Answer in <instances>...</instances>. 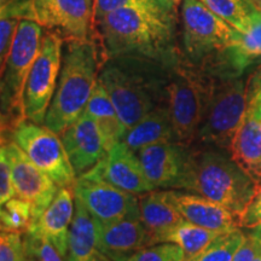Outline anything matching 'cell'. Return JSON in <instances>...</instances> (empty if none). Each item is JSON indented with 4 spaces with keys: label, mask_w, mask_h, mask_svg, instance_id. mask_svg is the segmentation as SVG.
I'll list each match as a JSON object with an SVG mask.
<instances>
[{
    "label": "cell",
    "mask_w": 261,
    "mask_h": 261,
    "mask_svg": "<svg viewBox=\"0 0 261 261\" xmlns=\"http://www.w3.org/2000/svg\"><path fill=\"white\" fill-rule=\"evenodd\" d=\"M246 240L237 250L233 261H254L261 256V243L255 238L246 233Z\"/></svg>",
    "instance_id": "74e56055"
},
{
    "label": "cell",
    "mask_w": 261,
    "mask_h": 261,
    "mask_svg": "<svg viewBox=\"0 0 261 261\" xmlns=\"http://www.w3.org/2000/svg\"><path fill=\"white\" fill-rule=\"evenodd\" d=\"M230 76H240L261 58V11H257L246 33H237L232 44L224 51Z\"/></svg>",
    "instance_id": "d4e9b609"
},
{
    "label": "cell",
    "mask_w": 261,
    "mask_h": 261,
    "mask_svg": "<svg viewBox=\"0 0 261 261\" xmlns=\"http://www.w3.org/2000/svg\"><path fill=\"white\" fill-rule=\"evenodd\" d=\"M218 234L220 233L184 219L166 234L163 242L177 244L184 252L185 261H192Z\"/></svg>",
    "instance_id": "484cf974"
},
{
    "label": "cell",
    "mask_w": 261,
    "mask_h": 261,
    "mask_svg": "<svg viewBox=\"0 0 261 261\" xmlns=\"http://www.w3.org/2000/svg\"><path fill=\"white\" fill-rule=\"evenodd\" d=\"M99 80L127 129L152 109L166 104L168 81L165 83L154 74L130 69V65L110 62L100 70Z\"/></svg>",
    "instance_id": "5b68a950"
},
{
    "label": "cell",
    "mask_w": 261,
    "mask_h": 261,
    "mask_svg": "<svg viewBox=\"0 0 261 261\" xmlns=\"http://www.w3.org/2000/svg\"><path fill=\"white\" fill-rule=\"evenodd\" d=\"M246 236L241 227L218 234L192 261H233Z\"/></svg>",
    "instance_id": "83f0119b"
},
{
    "label": "cell",
    "mask_w": 261,
    "mask_h": 261,
    "mask_svg": "<svg viewBox=\"0 0 261 261\" xmlns=\"http://www.w3.org/2000/svg\"><path fill=\"white\" fill-rule=\"evenodd\" d=\"M2 150L11 166L16 197L32 204L33 223L50 205L60 188L29 160L11 137L2 139Z\"/></svg>",
    "instance_id": "4fadbf2b"
},
{
    "label": "cell",
    "mask_w": 261,
    "mask_h": 261,
    "mask_svg": "<svg viewBox=\"0 0 261 261\" xmlns=\"http://www.w3.org/2000/svg\"><path fill=\"white\" fill-rule=\"evenodd\" d=\"M214 83L203 75L187 68L177 67L166 86V106L175 133L182 145L195 143L210 106Z\"/></svg>",
    "instance_id": "8992f818"
},
{
    "label": "cell",
    "mask_w": 261,
    "mask_h": 261,
    "mask_svg": "<svg viewBox=\"0 0 261 261\" xmlns=\"http://www.w3.org/2000/svg\"><path fill=\"white\" fill-rule=\"evenodd\" d=\"M25 257L33 261H64L50 241L38 234L24 233Z\"/></svg>",
    "instance_id": "1f68e13d"
},
{
    "label": "cell",
    "mask_w": 261,
    "mask_h": 261,
    "mask_svg": "<svg viewBox=\"0 0 261 261\" xmlns=\"http://www.w3.org/2000/svg\"><path fill=\"white\" fill-rule=\"evenodd\" d=\"M215 15L224 19L233 29L246 33L259 10L250 0H201Z\"/></svg>",
    "instance_id": "4316f807"
},
{
    "label": "cell",
    "mask_w": 261,
    "mask_h": 261,
    "mask_svg": "<svg viewBox=\"0 0 261 261\" xmlns=\"http://www.w3.org/2000/svg\"><path fill=\"white\" fill-rule=\"evenodd\" d=\"M19 22L21 19L18 18H0V63H2V68L5 65L12 45H14Z\"/></svg>",
    "instance_id": "836d02e7"
},
{
    "label": "cell",
    "mask_w": 261,
    "mask_h": 261,
    "mask_svg": "<svg viewBox=\"0 0 261 261\" xmlns=\"http://www.w3.org/2000/svg\"><path fill=\"white\" fill-rule=\"evenodd\" d=\"M182 41L188 56L195 61L214 51H225L237 31L208 9L201 0H180Z\"/></svg>",
    "instance_id": "30bf717a"
},
{
    "label": "cell",
    "mask_w": 261,
    "mask_h": 261,
    "mask_svg": "<svg viewBox=\"0 0 261 261\" xmlns=\"http://www.w3.org/2000/svg\"><path fill=\"white\" fill-rule=\"evenodd\" d=\"M168 191L173 203L187 221L219 233L240 227L237 215L217 202L184 190L169 189Z\"/></svg>",
    "instance_id": "ffe728a7"
},
{
    "label": "cell",
    "mask_w": 261,
    "mask_h": 261,
    "mask_svg": "<svg viewBox=\"0 0 261 261\" xmlns=\"http://www.w3.org/2000/svg\"><path fill=\"white\" fill-rule=\"evenodd\" d=\"M246 233L249 234V236L254 237L255 240H257L261 243V225H259V226H255V227H252V228H248V231Z\"/></svg>",
    "instance_id": "f35d334b"
},
{
    "label": "cell",
    "mask_w": 261,
    "mask_h": 261,
    "mask_svg": "<svg viewBox=\"0 0 261 261\" xmlns=\"http://www.w3.org/2000/svg\"><path fill=\"white\" fill-rule=\"evenodd\" d=\"M33 219L32 204L19 197H14L2 204L0 228L2 232H27Z\"/></svg>",
    "instance_id": "f1b7e54d"
},
{
    "label": "cell",
    "mask_w": 261,
    "mask_h": 261,
    "mask_svg": "<svg viewBox=\"0 0 261 261\" xmlns=\"http://www.w3.org/2000/svg\"><path fill=\"white\" fill-rule=\"evenodd\" d=\"M85 113L92 117L102 130L108 150L115 143L123 139L127 128L120 119L112 98L99 79L91 94Z\"/></svg>",
    "instance_id": "cb8c5ba5"
},
{
    "label": "cell",
    "mask_w": 261,
    "mask_h": 261,
    "mask_svg": "<svg viewBox=\"0 0 261 261\" xmlns=\"http://www.w3.org/2000/svg\"><path fill=\"white\" fill-rule=\"evenodd\" d=\"M250 2H252V4L255 6L256 10L261 11V0H250Z\"/></svg>",
    "instance_id": "ab89813d"
},
{
    "label": "cell",
    "mask_w": 261,
    "mask_h": 261,
    "mask_svg": "<svg viewBox=\"0 0 261 261\" xmlns=\"http://www.w3.org/2000/svg\"><path fill=\"white\" fill-rule=\"evenodd\" d=\"M166 2H169V3H173V4H180V0H166Z\"/></svg>",
    "instance_id": "b9f144b4"
},
{
    "label": "cell",
    "mask_w": 261,
    "mask_h": 261,
    "mask_svg": "<svg viewBox=\"0 0 261 261\" xmlns=\"http://www.w3.org/2000/svg\"><path fill=\"white\" fill-rule=\"evenodd\" d=\"M10 137L58 188H74L77 179L76 173L60 135L47 126L23 120L15 127Z\"/></svg>",
    "instance_id": "ba28073f"
},
{
    "label": "cell",
    "mask_w": 261,
    "mask_h": 261,
    "mask_svg": "<svg viewBox=\"0 0 261 261\" xmlns=\"http://www.w3.org/2000/svg\"><path fill=\"white\" fill-rule=\"evenodd\" d=\"M73 191L75 198L99 224L113 223L139 211V201L136 195L99 179L80 175L75 181Z\"/></svg>",
    "instance_id": "5bb4252c"
},
{
    "label": "cell",
    "mask_w": 261,
    "mask_h": 261,
    "mask_svg": "<svg viewBox=\"0 0 261 261\" xmlns=\"http://www.w3.org/2000/svg\"><path fill=\"white\" fill-rule=\"evenodd\" d=\"M190 146L165 140L138 151L148 180L155 189L181 190L187 175Z\"/></svg>",
    "instance_id": "2e32d148"
},
{
    "label": "cell",
    "mask_w": 261,
    "mask_h": 261,
    "mask_svg": "<svg viewBox=\"0 0 261 261\" xmlns=\"http://www.w3.org/2000/svg\"><path fill=\"white\" fill-rule=\"evenodd\" d=\"M127 261H185V255L177 244L163 242L142 248Z\"/></svg>",
    "instance_id": "4dcf8cb0"
},
{
    "label": "cell",
    "mask_w": 261,
    "mask_h": 261,
    "mask_svg": "<svg viewBox=\"0 0 261 261\" xmlns=\"http://www.w3.org/2000/svg\"><path fill=\"white\" fill-rule=\"evenodd\" d=\"M67 261H104L98 248L97 221L85 205L75 198V214L71 223Z\"/></svg>",
    "instance_id": "7402d4cb"
},
{
    "label": "cell",
    "mask_w": 261,
    "mask_h": 261,
    "mask_svg": "<svg viewBox=\"0 0 261 261\" xmlns=\"http://www.w3.org/2000/svg\"><path fill=\"white\" fill-rule=\"evenodd\" d=\"M97 25L108 58L161 60L171 54L173 14L123 8L109 12Z\"/></svg>",
    "instance_id": "7a4b0ae2"
},
{
    "label": "cell",
    "mask_w": 261,
    "mask_h": 261,
    "mask_svg": "<svg viewBox=\"0 0 261 261\" xmlns=\"http://www.w3.org/2000/svg\"><path fill=\"white\" fill-rule=\"evenodd\" d=\"M165 140H175V133L168 108L166 104H162L127 129L122 142L138 154L139 150L145 146Z\"/></svg>",
    "instance_id": "603a6c76"
},
{
    "label": "cell",
    "mask_w": 261,
    "mask_h": 261,
    "mask_svg": "<svg viewBox=\"0 0 261 261\" xmlns=\"http://www.w3.org/2000/svg\"><path fill=\"white\" fill-rule=\"evenodd\" d=\"M99 54L92 40L68 41L62 68L44 125L62 135L86 110L102 70Z\"/></svg>",
    "instance_id": "3957f363"
},
{
    "label": "cell",
    "mask_w": 261,
    "mask_h": 261,
    "mask_svg": "<svg viewBox=\"0 0 261 261\" xmlns=\"http://www.w3.org/2000/svg\"><path fill=\"white\" fill-rule=\"evenodd\" d=\"M24 233L2 232L0 261H24Z\"/></svg>",
    "instance_id": "d6a6232c"
},
{
    "label": "cell",
    "mask_w": 261,
    "mask_h": 261,
    "mask_svg": "<svg viewBox=\"0 0 261 261\" xmlns=\"http://www.w3.org/2000/svg\"><path fill=\"white\" fill-rule=\"evenodd\" d=\"M24 261H33V260H31V259H28V257H25V260Z\"/></svg>",
    "instance_id": "ee69618b"
},
{
    "label": "cell",
    "mask_w": 261,
    "mask_h": 261,
    "mask_svg": "<svg viewBox=\"0 0 261 261\" xmlns=\"http://www.w3.org/2000/svg\"><path fill=\"white\" fill-rule=\"evenodd\" d=\"M140 218L148 231L150 246L163 243L166 234L184 220L168 190H152L138 197Z\"/></svg>",
    "instance_id": "44dd1931"
},
{
    "label": "cell",
    "mask_w": 261,
    "mask_h": 261,
    "mask_svg": "<svg viewBox=\"0 0 261 261\" xmlns=\"http://www.w3.org/2000/svg\"><path fill=\"white\" fill-rule=\"evenodd\" d=\"M103 260H104V261H113V260L108 259V257H107V256H104V255H103Z\"/></svg>",
    "instance_id": "7bdbcfd3"
},
{
    "label": "cell",
    "mask_w": 261,
    "mask_h": 261,
    "mask_svg": "<svg viewBox=\"0 0 261 261\" xmlns=\"http://www.w3.org/2000/svg\"><path fill=\"white\" fill-rule=\"evenodd\" d=\"M11 2V0H0V6H4L8 4V3Z\"/></svg>",
    "instance_id": "60d3db41"
},
{
    "label": "cell",
    "mask_w": 261,
    "mask_h": 261,
    "mask_svg": "<svg viewBox=\"0 0 261 261\" xmlns=\"http://www.w3.org/2000/svg\"><path fill=\"white\" fill-rule=\"evenodd\" d=\"M42 27L37 21L22 19L14 45L2 68V137L11 135L15 127L27 120L23 94L25 81L37 60L42 42Z\"/></svg>",
    "instance_id": "277c9868"
},
{
    "label": "cell",
    "mask_w": 261,
    "mask_h": 261,
    "mask_svg": "<svg viewBox=\"0 0 261 261\" xmlns=\"http://www.w3.org/2000/svg\"><path fill=\"white\" fill-rule=\"evenodd\" d=\"M16 197L11 166L5 152L0 149V204Z\"/></svg>",
    "instance_id": "d590c367"
},
{
    "label": "cell",
    "mask_w": 261,
    "mask_h": 261,
    "mask_svg": "<svg viewBox=\"0 0 261 261\" xmlns=\"http://www.w3.org/2000/svg\"><path fill=\"white\" fill-rule=\"evenodd\" d=\"M97 238L100 253L113 261H127L142 248L150 246L140 211L113 223H97Z\"/></svg>",
    "instance_id": "e0dca14e"
},
{
    "label": "cell",
    "mask_w": 261,
    "mask_h": 261,
    "mask_svg": "<svg viewBox=\"0 0 261 261\" xmlns=\"http://www.w3.org/2000/svg\"><path fill=\"white\" fill-rule=\"evenodd\" d=\"M61 138L76 177L94 167L108 151L102 130L86 113L68 126Z\"/></svg>",
    "instance_id": "ac0fdd59"
},
{
    "label": "cell",
    "mask_w": 261,
    "mask_h": 261,
    "mask_svg": "<svg viewBox=\"0 0 261 261\" xmlns=\"http://www.w3.org/2000/svg\"><path fill=\"white\" fill-rule=\"evenodd\" d=\"M177 6L179 5L166 0H94V17L97 25L98 22L104 18V16L117 9L132 8L173 14Z\"/></svg>",
    "instance_id": "f546056e"
},
{
    "label": "cell",
    "mask_w": 261,
    "mask_h": 261,
    "mask_svg": "<svg viewBox=\"0 0 261 261\" xmlns=\"http://www.w3.org/2000/svg\"><path fill=\"white\" fill-rule=\"evenodd\" d=\"M74 214L75 195L73 189L60 188L50 205L29 225L27 232L46 238L65 259Z\"/></svg>",
    "instance_id": "d6986e66"
},
{
    "label": "cell",
    "mask_w": 261,
    "mask_h": 261,
    "mask_svg": "<svg viewBox=\"0 0 261 261\" xmlns=\"http://www.w3.org/2000/svg\"><path fill=\"white\" fill-rule=\"evenodd\" d=\"M248 79L227 76L214 85L207 114L192 145L214 146L231 152L247 107Z\"/></svg>",
    "instance_id": "52a82bcc"
},
{
    "label": "cell",
    "mask_w": 261,
    "mask_h": 261,
    "mask_svg": "<svg viewBox=\"0 0 261 261\" xmlns=\"http://www.w3.org/2000/svg\"><path fill=\"white\" fill-rule=\"evenodd\" d=\"M256 182L230 151L191 145L181 190L203 196L237 215L243 213L256 191Z\"/></svg>",
    "instance_id": "6da1fadb"
},
{
    "label": "cell",
    "mask_w": 261,
    "mask_h": 261,
    "mask_svg": "<svg viewBox=\"0 0 261 261\" xmlns=\"http://www.w3.org/2000/svg\"><path fill=\"white\" fill-rule=\"evenodd\" d=\"M0 18H18L35 21L34 0H11L0 6Z\"/></svg>",
    "instance_id": "e575fe53"
},
{
    "label": "cell",
    "mask_w": 261,
    "mask_h": 261,
    "mask_svg": "<svg viewBox=\"0 0 261 261\" xmlns=\"http://www.w3.org/2000/svg\"><path fill=\"white\" fill-rule=\"evenodd\" d=\"M81 175L107 181L136 196L156 190L146 178L138 154L122 140L115 143L94 167Z\"/></svg>",
    "instance_id": "9a60e30c"
},
{
    "label": "cell",
    "mask_w": 261,
    "mask_h": 261,
    "mask_svg": "<svg viewBox=\"0 0 261 261\" xmlns=\"http://www.w3.org/2000/svg\"><path fill=\"white\" fill-rule=\"evenodd\" d=\"M238 165L261 185V64L248 76L247 107L231 146Z\"/></svg>",
    "instance_id": "8fae6325"
},
{
    "label": "cell",
    "mask_w": 261,
    "mask_h": 261,
    "mask_svg": "<svg viewBox=\"0 0 261 261\" xmlns=\"http://www.w3.org/2000/svg\"><path fill=\"white\" fill-rule=\"evenodd\" d=\"M241 228H252L261 225V185L256 188L252 201L247 205L242 214L238 218Z\"/></svg>",
    "instance_id": "8d00e7d4"
},
{
    "label": "cell",
    "mask_w": 261,
    "mask_h": 261,
    "mask_svg": "<svg viewBox=\"0 0 261 261\" xmlns=\"http://www.w3.org/2000/svg\"><path fill=\"white\" fill-rule=\"evenodd\" d=\"M63 39L56 33L46 32L41 48L25 81L23 104L27 120L44 125L62 68Z\"/></svg>",
    "instance_id": "9c48e42d"
},
{
    "label": "cell",
    "mask_w": 261,
    "mask_h": 261,
    "mask_svg": "<svg viewBox=\"0 0 261 261\" xmlns=\"http://www.w3.org/2000/svg\"><path fill=\"white\" fill-rule=\"evenodd\" d=\"M35 21L67 41L92 40L94 0H34Z\"/></svg>",
    "instance_id": "7c38bea8"
}]
</instances>
